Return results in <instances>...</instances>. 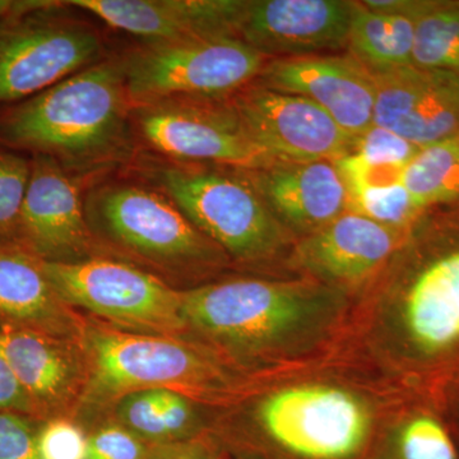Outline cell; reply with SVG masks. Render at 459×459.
<instances>
[{
	"mask_svg": "<svg viewBox=\"0 0 459 459\" xmlns=\"http://www.w3.org/2000/svg\"><path fill=\"white\" fill-rule=\"evenodd\" d=\"M132 102L119 56L0 108V147L50 157L87 188L135 159Z\"/></svg>",
	"mask_w": 459,
	"mask_h": 459,
	"instance_id": "cell-1",
	"label": "cell"
},
{
	"mask_svg": "<svg viewBox=\"0 0 459 459\" xmlns=\"http://www.w3.org/2000/svg\"><path fill=\"white\" fill-rule=\"evenodd\" d=\"M80 344L87 374L80 406L102 409L144 389H166L192 402L208 401L225 395L232 386V377L219 361L177 336L83 322Z\"/></svg>",
	"mask_w": 459,
	"mask_h": 459,
	"instance_id": "cell-2",
	"label": "cell"
},
{
	"mask_svg": "<svg viewBox=\"0 0 459 459\" xmlns=\"http://www.w3.org/2000/svg\"><path fill=\"white\" fill-rule=\"evenodd\" d=\"M84 212L101 250L120 253L151 273L186 276L221 264L225 255L162 190L147 181L104 179L84 195Z\"/></svg>",
	"mask_w": 459,
	"mask_h": 459,
	"instance_id": "cell-3",
	"label": "cell"
},
{
	"mask_svg": "<svg viewBox=\"0 0 459 459\" xmlns=\"http://www.w3.org/2000/svg\"><path fill=\"white\" fill-rule=\"evenodd\" d=\"M60 0H0V108L107 59L101 31Z\"/></svg>",
	"mask_w": 459,
	"mask_h": 459,
	"instance_id": "cell-4",
	"label": "cell"
},
{
	"mask_svg": "<svg viewBox=\"0 0 459 459\" xmlns=\"http://www.w3.org/2000/svg\"><path fill=\"white\" fill-rule=\"evenodd\" d=\"M141 178L162 190L202 232L232 256L262 261L282 246L276 219L247 178L146 157L137 165Z\"/></svg>",
	"mask_w": 459,
	"mask_h": 459,
	"instance_id": "cell-5",
	"label": "cell"
},
{
	"mask_svg": "<svg viewBox=\"0 0 459 459\" xmlns=\"http://www.w3.org/2000/svg\"><path fill=\"white\" fill-rule=\"evenodd\" d=\"M119 56L133 108L180 96H230L255 82L265 65L235 36L140 44Z\"/></svg>",
	"mask_w": 459,
	"mask_h": 459,
	"instance_id": "cell-6",
	"label": "cell"
},
{
	"mask_svg": "<svg viewBox=\"0 0 459 459\" xmlns=\"http://www.w3.org/2000/svg\"><path fill=\"white\" fill-rule=\"evenodd\" d=\"M42 268L65 304L113 327L177 337L189 328L183 291L133 263L99 255L74 263L42 261Z\"/></svg>",
	"mask_w": 459,
	"mask_h": 459,
	"instance_id": "cell-7",
	"label": "cell"
},
{
	"mask_svg": "<svg viewBox=\"0 0 459 459\" xmlns=\"http://www.w3.org/2000/svg\"><path fill=\"white\" fill-rule=\"evenodd\" d=\"M135 140L179 164L256 171L279 165L250 137L231 95L180 96L133 108Z\"/></svg>",
	"mask_w": 459,
	"mask_h": 459,
	"instance_id": "cell-8",
	"label": "cell"
},
{
	"mask_svg": "<svg viewBox=\"0 0 459 459\" xmlns=\"http://www.w3.org/2000/svg\"><path fill=\"white\" fill-rule=\"evenodd\" d=\"M316 303L303 287L259 280L183 291L189 328L241 349H258L294 333L312 318Z\"/></svg>",
	"mask_w": 459,
	"mask_h": 459,
	"instance_id": "cell-9",
	"label": "cell"
},
{
	"mask_svg": "<svg viewBox=\"0 0 459 459\" xmlns=\"http://www.w3.org/2000/svg\"><path fill=\"white\" fill-rule=\"evenodd\" d=\"M268 437L304 459H349L364 444L369 416L358 398L331 386H295L259 407Z\"/></svg>",
	"mask_w": 459,
	"mask_h": 459,
	"instance_id": "cell-10",
	"label": "cell"
},
{
	"mask_svg": "<svg viewBox=\"0 0 459 459\" xmlns=\"http://www.w3.org/2000/svg\"><path fill=\"white\" fill-rule=\"evenodd\" d=\"M231 99L250 137L276 164L336 161L355 150L358 138L303 96L253 82Z\"/></svg>",
	"mask_w": 459,
	"mask_h": 459,
	"instance_id": "cell-11",
	"label": "cell"
},
{
	"mask_svg": "<svg viewBox=\"0 0 459 459\" xmlns=\"http://www.w3.org/2000/svg\"><path fill=\"white\" fill-rule=\"evenodd\" d=\"M14 243L39 259L74 263L102 255L84 212L87 188L56 161L32 155Z\"/></svg>",
	"mask_w": 459,
	"mask_h": 459,
	"instance_id": "cell-12",
	"label": "cell"
},
{
	"mask_svg": "<svg viewBox=\"0 0 459 459\" xmlns=\"http://www.w3.org/2000/svg\"><path fill=\"white\" fill-rule=\"evenodd\" d=\"M353 2L250 0L238 16L237 38L263 56L300 57L347 47Z\"/></svg>",
	"mask_w": 459,
	"mask_h": 459,
	"instance_id": "cell-13",
	"label": "cell"
},
{
	"mask_svg": "<svg viewBox=\"0 0 459 459\" xmlns=\"http://www.w3.org/2000/svg\"><path fill=\"white\" fill-rule=\"evenodd\" d=\"M255 81L310 100L352 137H360L374 126L373 74L352 56L281 57L265 63Z\"/></svg>",
	"mask_w": 459,
	"mask_h": 459,
	"instance_id": "cell-14",
	"label": "cell"
},
{
	"mask_svg": "<svg viewBox=\"0 0 459 459\" xmlns=\"http://www.w3.org/2000/svg\"><path fill=\"white\" fill-rule=\"evenodd\" d=\"M374 126L425 147L459 133V71L409 65L373 74Z\"/></svg>",
	"mask_w": 459,
	"mask_h": 459,
	"instance_id": "cell-15",
	"label": "cell"
},
{
	"mask_svg": "<svg viewBox=\"0 0 459 459\" xmlns=\"http://www.w3.org/2000/svg\"><path fill=\"white\" fill-rule=\"evenodd\" d=\"M0 351L22 385L39 421L80 406L86 364L80 340L35 329L0 327Z\"/></svg>",
	"mask_w": 459,
	"mask_h": 459,
	"instance_id": "cell-16",
	"label": "cell"
},
{
	"mask_svg": "<svg viewBox=\"0 0 459 459\" xmlns=\"http://www.w3.org/2000/svg\"><path fill=\"white\" fill-rule=\"evenodd\" d=\"M113 29L157 44L197 38L235 36L244 2L234 0H66Z\"/></svg>",
	"mask_w": 459,
	"mask_h": 459,
	"instance_id": "cell-17",
	"label": "cell"
},
{
	"mask_svg": "<svg viewBox=\"0 0 459 459\" xmlns=\"http://www.w3.org/2000/svg\"><path fill=\"white\" fill-rule=\"evenodd\" d=\"M274 216L314 232L350 208L349 192L333 161L279 164L241 171Z\"/></svg>",
	"mask_w": 459,
	"mask_h": 459,
	"instance_id": "cell-18",
	"label": "cell"
},
{
	"mask_svg": "<svg viewBox=\"0 0 459 459\" xmlns=\"http://www.w3.org/2000/svg\"><path fill=\"white\" fill-rule=\"evenodd\" d=\"M83 322L56 294L41 259L13 241H0V327L80 340Z\"/></svg>",
	"mask_w": 459,
	"mask_h": 459,
	"instance_id": "cell-19",
	"label": "cell"
},
{
	"mask_svg": "<svg viewBox=\"0 0 459 459\" xmlns=\"http://www.w3.org/2000/svg\"><path fill=\"white\" fill-rule=\"evenodd\" d=\"M394 243L389 226L350 211L305 238L298 256L319 276L353 281L382 264L394 252Z\"/></svg>",
	"mask_w": 459,
	"mask_h": 459,
	"instance_id": "cell-20",
	"label": "cell"
},
{
	"mask_svg": "<svg viewBox=\"0 0 459 459\" xmlns=\"http://www.w3.org/2000/svg\"><path fill=\"white\" fill-rule=\"evenodd\" d=\"M418 18L370 11L353 2L347 48L371 74L412 65Z\"/></svg>",
	"mask_w": 459,
	"mask_h": 459,
	"instance_id": "cell-21",
	"label": "cell"
},
{
	"mask_svg": "<svg viewBox=\"0 0 459 459\" xmlns=\"http://www.w3.org/2000/svg\"><path fill=\"white\" fill-rule=\"evenodd\" d=\"M402 180L421 211L459 199V133L420 148Z\"/></svg>",
	"mask_w": 459,
	"mask_h": 459,
	"instance_id": "cell-22",
	"label": "cell"
},
{
	"mask_svg": "<svg viewBox=\"0 0 459 459\" xmlns=\"http://www.w3.org/2000/svg\"><path fill=\"white\" fill-rule=\"evenodd\" d=\"M412 65L459 71V2H433L419 18Z\"/></svg>",
	"mask_w": 459,
	"mask_h": 459,
	"instance_id": "cell-23",
	"label": "cell"
},
{
	"mask_svg": "<svg viewBox=\"0 0 459 459\" xmlns=\"http://www.w3.org/2000/svg\"><path fill=\"white\" fill-rule=\"evenodd\" d=\"M30 177L31 157L0 147V241L14 243Z\"/></svg>",
	"mask_w": 459,
	"mask_h": 459,
	"instance_id": "cell-24",
	"label": "cell"
},
{
	"mask_svg": "<svg viewBox=\"0 0 459 459\" xmlns=\"http://www.w3.org/2000/svg\"><path fill=\"white\" fill-rule=\"evenodd\" d=\"M350 208L352 212L389 228L409 223L422 212L411 197L403 180L361 190L350 198Z\"/></svg>",
	"mask_w": 459,
	"mask_h": 459,
	"instance_id": "cell-25",
	"label": "cell"
},
{
	"mask_svg": "<svg viewBox=\"0 0 459 459\" xmlns=\"http://www.w3.org/2000/svg\"><path fill=\"white\" fill-rule=\"evenodd\" d=\"M400 459H459L451 434L433 415L419 413L401 429Z\"/></svg>",
	"mask_w": 459,
	"mask_h": 459,
	"instance_id": "cell-26",
	"label": "cell"
},
{
	"mask_svg": "<svg viewBox=\"0 0 459 459\" xmlns=\"http://www.w3.org/2000/svg\"><path fill=\"white\" fill-rule=\"evenodd\" d=\"M120 424L152 446H170L160 413L157 389L132 392L117 401Z\"/></svg>",
	"mask_w": 459,
	"mask_h": 459,
	"instance_id": "cell-27",
	"label": "cell"
},
{
	"mask_svg": "<svg viewBox=\"0 0 459 459\" xmlns=\"http://www.w3.org/2000/svg\"><path fill=\"white\" fill-rule=\"evenodd\" d=\"M89 435L66 416L40 421L36 435L38 459H84Z\"/></svg>",
	"mask_w": 459,
	"mask_h": 459,
	"instance_id": "cell-28",
	"label": "cell"
},
{
	"mask_svg": "<svg viewBox=\"0 0 459 459\" xmlns=\"http://www.w3.org/2000/svg\"><path fill=\"white\" fill-rule=\"evenodd\" d=\"M157 446L147 443L124 425L100 427L89 435L84 459H150Z\"/></svg>",
	"mask_w": 459,
	"mask_h": 459,
	"instance_id": "cell-29",
	"label": "cell"
},
{
	"mask_svg": "<svg viewBox=\"0 0 459 459\" xmlns=\"http://www.w3.org/2000/svg\"><path fill=\"white\" fill-rule=\"evenodd\" d=\"M412 142L404 140L382 126H373L356 140L355 150L368 162L406 168L420 151Z\"/></svg>",
	"mask_w": 459,
	"mask_h": 459,
	"instance_id": "cell-30",
	"label": "cell"
},
{
	"mask_svg": "<svg viewBox=\"0 0 459 459\" xmlns=\"http://www.w3.org/2000/svg\"><path fill=\"white\" fill-rule=\"evenodd\" d=\"M39 424L31 416L0 411V459H38Z\"/></svg>",
	"mask_w": 459,
	"mask_h": 459,
	"instance_id": "cell-31",
	"label": "cell"
},
{
	"mask_svg": "<svg viewBox=\"0 0 459 459\" xmlns=\"http://www.w3.org/2000/svg\"><path fill=\"white\" fill-rule=\"evenodd\" d=\"M157 398L169 444L183 439L195 427L192 401L166 389H157Z\"/></svg>",
	"mask_w": 459,
	"mask_h": 459,
	"instance_id": "cell-32",
	"label": "cell"
},
{
	"mask_svg": "<svg viewBox=\"0 0 459 459\" xmlns=\"http://www.w3.org/2000/svg\"><path fill=\"white\" fill-rule=\"evenodd\" d=\"M0 411L23 413L35 419L29 397L2 351H0Z\"/></svg>",
	"mask_w": 459,
	"mask_h": 459,
	"instance_id": "cell-33",
	"label": "cell"
},
{
	"mask_svg": "<svg viewBox=\"0 0 459 459\" xmlns=\"http://www.w3.org/2000/svg\"><path fill=\"white\" fill-rule=\"evenodd\" d=\"M150 459H207L192 449L174 448L170 446H157Z\"/></svg>",
	"mask_w": 459,
	"mask_h": 459,
	"instance_id": "cell-34",
	"label": "cell"
}]
</instances>
